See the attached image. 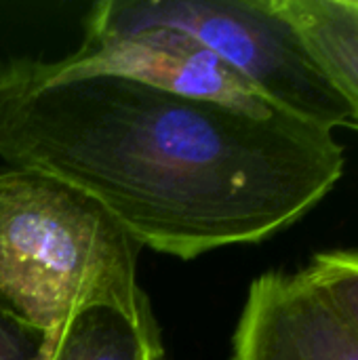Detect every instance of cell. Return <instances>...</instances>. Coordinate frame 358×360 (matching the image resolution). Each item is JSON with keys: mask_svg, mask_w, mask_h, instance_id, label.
Returning a JSON list of instances; mask_svg holds the SVG:
<instances>
[{"mask_svg": "<svg viewBox=\"0 0 358 360\" xmlns=\"http://www.w3.org/2000/svg\"><path fill=\"white\" fill-rule=\"evenodd\" d=\"M0 158L95 200L139 247L179 259L262 243L342 179L333 131L112 74L0 61Z\"/></svg>", "mask_w": 358, "mask_h": 360, "instance_id": "obj_1", "label": "cell"}, {"mask_svg": "<svg viewBox=\"0 0 358 360\" xmlns=\"http://www.w3.org/2000/svg\"><path fill=\"white\" fill-rule=\"evenodd\" d=\"M139 249L70 184L38 169L0 167V310L49 342L91 306L158 327L137 278Z\"/></svg>", "mask_w": 358, "mask_h": 360, "instance_id": "obj_2", "label": "cell"}, {"mask_svg": "<svg viewBox=\"0 0 358 360\" xmlns=\"http://www.w3.org/2000/svg\"><path fill=\"white\" fill-rule=\"evenodd\" d=\"M150 25L194 36L274 110L327 131L352 127L350 108L276 0H103L84 19L87 32Z\"/></svg>", "mask_w": 358, "mask_h": 360, "instance_id": "obj_3", "label": "cell"}, {"mask_svg": "<svg viewBox=\"0 0 358 360\" xmlns=\"http://www.w3.org/2000/svg\"><path fill=\"white\" fill-rule=\"evenodd\" d=\"M51 68L61 76L112 74L177 95L219 101L253 114L274 110L194 36L165 25L133 32H87L78 49Z\"/></svg>", "mask_w": 358, "mask_h": 360, "instance_id": "obj_4", "label": "cell"}, {"mask_svg": "<svg viewBox=\"0 0 358 360\" xmlns=\"http://www.w3.org/2000/svg\"><path fill=\"white\" fill-rule=\"evenodd\" d=\"M232 360H358V338L302 272H268L249 287Z\"/></svg>", "mask_w": 358, "mask_h": 360, "instance_id": "obj_5", "label": "cell"}, {"mask_svg": "<svg viewBox=\"0 0 358 360\" xmlns=\"http://www.w3.org/2000/svg\"><path fill=\"white\" fill-rule=\"evenodd\" d=\"M358 129V11L346 0H276Z\"/></svg>", "mask_w": 358, "mask_h": 360, "instance_id": "obj_6", "label": "cell"}, {"mask_svg": "<svg viewBox=\"0 0 358 360\" xmlns=\"http://www.w3.org/2000/svg\"><path fill=\"white\" fill-rule=\"evenodd\" d=\"M165 354L158 327L110 306L76 312L49 342L44 360H154Z\"/></svg>", "mask_w": 358, "mask_h": 360, "instance_id": "obj_7", "label": "cell"}, {"mask_svg": "<svg viewBox=\"0 0 358 360\" xmlns=\"http://www.w3.org/2000/svg\"><path fill=\"white\" fill-rule=\"evenodd\" d=\"M302 274L358 338V251L317 253Z\"/></svg>", "mask_w": 358, "mask_h": 360, "instance_id": "obj_8", "label": "cell"}, {"mask_svg": "<svg viewBox=\"0 0 358 360\" xmlns=\"http://www.w3.org/2000/svg\"><path fill=\"white\" fill-rule=\"evenodd\" d=\"M46 350L44 331L0 310V360H44Z\"/></svg>", "mask_w": 358, "mask_h": 360, "instance_id": "obj_9", "label": "cell"}, {"mask_svg": "<svg viewBox=\"0 0 358 360\" xmlns=\"http://www.w3.org/2000/svg\"><path fill=\"white\" fill-rule=\"evenodd\" d=\"M346 2H348V4H350L352 8H357V11H358V0H346Z\"/></svg>", "mask_w": 358, "mask_h": 360, "instance_id": "obj_10", "label": "cell"}, {"mask_svg": "<svg viewBox=\"0 0 358 360\" xmlns=\"http://www.w3.org/2000/svg\"><path fill=\"white\" fill-rule=\"evenodd\" d=\"M154 360H169V359H167L165 354H160V356H156V359H154Z\"/></svg>", "mask_w": 358, "mask_h": 360, "instance_id": "obj_11", "label": "cell"}]
</instances>
